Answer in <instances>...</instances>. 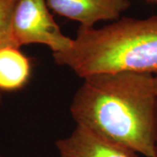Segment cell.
<instances>
[{"mask_svg": "<svg viewBox=\"0 0 157 157\" xmlns=\"http://www.w3.org/2000/svg\"><path fill=\"white\" fill-rule=\"evenodd\" d=\"M54 13L80 24L94 27L101 21H115L131 6L129 0H45Z\"/></svg>", "mask_w": 157, "mask_h": 157, "instance_id": "277c9868", "label": "cell"}, {"mask_svg": "<svg viewBox=\"0 0 157 157\" xmlns=\"http://www.w3.org/2000/svg\"><path fill=\"white\" fill-rule=\"evenodd\" d=\"M148 1H155V2H157V0H148Z\"/></svg>", "mask_w": 157, "mask_h": 157, "instance_id": "9c48e42d", "label": "cell"}, {"mask_svg": "<svg viewBox=\"0 0 157 157\" xmlns=\"http://www.w3.org/2000/svg\"><path fill=\"white\" fill-rule=\"evenodd\" d=\"M59 157H138L130 150L77 126L67 137L56 141Z\"/></svg>", "mask_w": 157, "mask_h": 157, "instance_id": "5b68a950", "label": "cell"}, {"mask_svg": "<svg viewBox=\"0 0 157 157\" xmlns=\"http://www.w3.org/2000/svg\"><path fill=\"white\" fill-rule=\"evenodd\" d=\"M31 73V61L19 48L7 46L0 49V91L21 89L27 84Z\"/></svg>", "mask_w": 157, "mask_h": 157, "instance_id": "8992f818", "label": "cell"}, {"mask_svg": "<svg viewBox=\"0 0 157 157\" xmlns=\"http://www.w3.org/2000/svg\"><path fill=\"white\" fill-rule=\"evenodd\" d=\"M54 61L84 78L99 73L157 74V16L120 17L101 28L79 26L67 50Z\"/></svg>", "mask_w": 157, "mask_h": 157, "instance_id": "7a4b0ae2", "label": "cell"}, {"mask_svg": "<svg viewBox=\"0 0 157 157\" xmlns=\"http://www.w3.org/2000/svg\"><path fill=\"white\" fill-rule=\"evenodd\" d=\"M71 103L77 126L146 157L157 149V95L154 75L99 73L83 78Z\"/></svg>", "mask_w": 157, "mask_h": 157, "instance_id": "6da1fadb", "label": "cell"}, {"mask_svg": "<svg viewBox=\"0 0 157 157\" xmlns=\"http://www.w3.org/2000/svg\"><path fill=\"white\" fill-rule=\"evenodd\" d=\"M155 157H157V149H156V155H155Z\"/></svg>", "mask_w": 157, "mask_h": 157, "instance_id": "30bf717a", "label": "cell"}, {"mask_svg": "<svg viewBox=\"0 0 157 157\" xmlns=\"http://www.w3.org/2000/svg\"><path fill=\"white\" fill-rule=\"evenodd\" d=\"M14 45L39 44L48 46L52 53L67 50L73 39L66 36L55 22L45 0H19L12 20Z\"/></svg>", "mask_w": 157, "mask_h": 157, "instance_id": "3957f363", "label": "cell"}, {"mask_svg": "<svg viewBox=\"0 0 157 157\" xmlns=\"http://www.w3.org/2000/svg\"><path fill=\"white\" fill-rule=\"evenodd\" d=\"M18 1L0 0V49L15 46L12 40V20Z\"/></svg>", "mask_w": 157, "mask_h": 157, "instance_id": "52a82bcc", "label": "cell"}, {"mask_svg": "<svg viewBox=\"0 0 157 157\" xmlns=\"http://www.w3.org/2000/svg\"><path fill=\"white\" fill-rule=\"evenodd\" d=\"M0 157H2V156H1V155H0Z\"/></svg>", "mask_w": 157, "mask_h": 157, "instance_id": "8fae6325", "label": "cell"}, {"mask_svg": "<svg viewBox=\"0 0 157 157\" xmlns=\"http://www.w3.org/2000/svg\"><path fill=\"white\" fill-rule=\"evenodd\" d=\"M154 79H155V92L157 95V74L154 75Z\"/></svg>", "mask_w": 157, "mask_h": 157, "instance_id": "ba28073f", "label": "cell"}]
</instances>
